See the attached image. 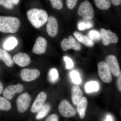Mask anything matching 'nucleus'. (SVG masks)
<instances>
[{"label":"nucleus","instance_id":"nucleus-26","mask_svg":"<svg viewBox=\"0 0 121 121\" xmlns=\"http://www.w3.org/2000/svg\"><path fill=\"white\" fill-rule=\"evenodd\" d=\"M49 80L52 82H56L58 80L59 78V73L57 69L53 68L50 70L48 74Z\"/></svg>","mask_w":121,"mask_h":121},{"label":"nucleus","instance_id":"nucleus-37","mask_svg":"<svg viewBox=\"0 0 121 121\" xmlns=\"http://www.w3.org/2000/svg\"><path fill=\"white\" fill-rule=\"evenodd\" d=\"M3 91V86L2 83L0 82V94L2 93Z\"/></svg>","mask_w":121,"mask_h":121},{"label":"nucleus","instance_id":"nucleus-24","mask_svg":"<svg viewBox=\"0 0 121 121\" xmlns=\"http://www.w3.org/2000/svg\"><path fill=\"white\" fill-rule=\"evenodd\" d=\"M11 108V103L5 98L0 97V110L7 111Z\"/></svg>","mask_w":121,"mask_h":121},{"label":"nucleus","instance_id":"nucleus-32","mask_svg":"<svg viewBox=\"0 0 121 121\" xmlns=\"http://www.w3.org/2000/svg\"><path fill=\"white\" fill-rule=\"evenodd\" d=\"M78 0H67L66 2L68 8L70 9H72L75 7Z\"/></svg>","mask_w":121,"mask_h":121},{"label":"nucleus","instance_id":"nucleus-23","mask_svg":"<svg viewBox=\"0 0 121 121\" xmlns=\"http://www.w3.org/2000/svg\"><path fill=\"white\" fill-rule=\"evenodd\" d=\"M85 90L87 93L97 91L99 86L97 82L92 81L87 83L85 86Z\"/></svg>","mask_w":121,"mask_h":121},{"label":"nucleus","instance_id":"nucleus-4","mask_svg":"<svg viewBox=\"0 0 121 121\" xmlns=\"http://www.w3.org/2000/svg\"><path fill=\"white\" fill-rule=\"evenodd\" d=\"M58 110L60 114L65 117H72L76 114L75 109L66 99H63L60 102Z\"/></svg>","mask_w":121,"mask_h":121},{"label":"nucleus","instance_id":"nucleus-20","mask_svg":"<svg viewBox=\"0 0 121 121\" xmlns=\"http://www.w3.org/2000/svg\"><path fill=\"white\" fill-rule=\"evenodd\" d=\"M18 42L15 37H11L8 38L3 44V48L5 50L10 51L13 50L17 45Z\"/></svg>","mask_w":121,"mask_h":121},{"label":"nucleus","instance_id":"nucleus-15","mask_svg":"<svg viewBox=\"0 0 121 121\" xmlns=\"http://www.w3.org/2000/svg\"><path fill=\"white\" fill-rule=\"evenodd\" d=\"M13 60L20 67L26 66L31 63V59L28 55L24 52H19L16 54L13 58Z\"/></svg>","mask_w":121,"mask_h":121},{"label":"nucleus","instance_id":"nucleus-30","mask_svg":"<svg viewBox=\"0 0 121 121\" xmlns=\"http://www.w3.org/2000/svg\"><path fill=\"white\" fill-rule=\"evenodd\" d=\"M52 8L57 10L61 9L63 6L62 0H50Z\"/></svg>","mask_w":121,"mask_h":121},{"label":"nucleus","instance_id":"nucleus-11","mask_svg":"<svg viewBox=\"0 0 121 121\" xmlns=\"http://www.w3.org/2000/svg\"><path fill=\"white\" fill-rule=\"evenodd\" d=\"M47 47V40L43 37L39 36L36 39L33 46L32 52L36 55H41L45 53Z\"/></svg>","mask_w":121,"mask_h":121},{"label":"nucleus","instance_id":"nucleus-14","mask_svg":"<svg viewBox=\"0 0 121 121\" xmlns=\"http://www.w3.org/2000/svg\"><path fill=\"white\" fill-rule=\"evenodd\" d=\"M47 94L44 91L40 92L33 103L31 111L32 113H37L44 104L47 99Z\"/></svg>","mask_w":121,"mask_h":121},{"label":"nucleus","instance_id":"nucleus-10","mask_svg":"<svg viewBox=\"0 0 121 121\" xmlns=\"http://www.w3.org/2000/svg\"><path fill=\"white\" fill-rule=\"evenodd\" d=\"M40 74V72L37 69H24L21 71L20 76L22 80L29 82L36 79Z\"/></svg>","mask_w":121,"mask_h":121},{"label":"nucleus","instance_id":"nucleus-12","mask_svg":"<svg viewBox=\"0 0 121 121\" xmlns=\"http://www.w3.org/2000/svg\"><path fill=\"white\" fill-rule=\"evenodd\" d=\"M46 29L48 34L52 37L56 36L58 32V24L56 18L53 16L48 18Z\"/></svg>","mask_w":121,"mask_h":121},{"label":"nucleus","instance_id":"nucleus-6","mask_svg":"<svg viewBox=\"0 0 121 121\" xmlns=\"http://www.w3.org/2000/svg\"><path fill=\"white\" fill-rule=\"evenodd\" d=\"M100 34L103 43L105 45L117 43L118 41V38L117 35L110 30H106L104 28H101L100 30Z\"/></svg>","mask_w":121,"mask_h":121},{"label":"nucleus","instance_id":"nucleus-8","mask_svg":"<svg viewBox=\"0 0 121 121\" xmlns=\"http://www.w3.org/2000/svg\"><path fill=\"white\" fill-rule=\"evenodd\" d=\"M60 45L61 48L64 51H66L70 49L78 51L81 49L80 44L76 41L75 39L72 35L70 36L68 39H64L60 43Z\"/></svg>","mask_w":121,"mask_h":121},{"label":"nucleus","instance_id":"nucleus-5","mask_svg":"<svg viewBox=\"0 0 121 121\" xmlns=\"http://www.w3.org/2000/svg\"><path fill=\"white\" fill-rule=\"evenodd\" d=\"M98 72L100 78L104 82L109 83L112 80L110 70L107 64L104 62H99L98 64Z\"/></svg>","mask_w":121,"mask_h":121},{"label":"nucleus","instance_id":"nucleus-38","mask_svg":"<svg viewBox=\"0 0 121 121\" xmlns=\"http://www.w3.org/2000/svg\"><path fill=\"white\" fill-rule=\"evenodd\" d=\"M20 0H13L14 4L17 5L19 3Z\"/></svg>","mask_w":121,"mask_h":121},{"label":"nucleus","instance_id":"nucleus-16","mask_svg":"<svg viewBox=\"0 0 121 121\" xmlns=\"http://www.w3.org/2000/svg\"><path fill=\"white\" fill-rule=\"evenodd\" d=\"M87 99L86 97H82V99L76 104V109L79 117L83 119L86 115V112L87 106Z\"/></svg>","mask_w":121,"mask_h":121},{"label":"nucleus","instance_id":"nucleus-9","mask_svg":"<svg viewBox=\"0 0 121 121\" xmlns=\"http://www.w3.org/2000/svg\"><path fill=\"white\" fill-rule=\"evenodd\" d=\"M107 64L111 73L116 77H118L121 74L119 63L116 56L113 55L108 56L106 59Z\"/></svg>","mask_w":121,"mask_h":121},{"label":"nucleus","instance_id":"nucleus-21","mask_svg":"<svg viewBox=\"0 0 121 121\" xmlns=\"http://www.w3.org/2000/svg\"><path fill=\"white\" fill-rule=\"evenodd\" d=\"M51 109L50 104L48 103L44 104L37 112L36 119L37 120H40L43 118L47 115Z\"/></svg>","mask_w":121,"mask_h":121},{"label":"nucleus","instance_id":"nucleus-33","mask_svg":"<svg viewBox=\"0 0 121 121\" xmlns=\"http://www.w3.org/2000/svg\"><path fill=\"white\" fill-rule=\"evenodd\" d=\"M59 117L56 114L51 115L47 118L45 121H58Z\"/></svg>","mask_w":121,"mask_h":121},{"label":"nucleus","instance_id":"nucleus-17","mask_svg":"<svg viewBox=\"0 0 121 121\" xmlns=\"http://www.w3.org/2000/svg\"><path fill=\"white\" fill-rule=\"evenodd\" d=\"M71 91L72 101L73 104L76 105L82 98L83 93L82 91L78 86L72 87Z\"/></svg>","mask_w":121,"mask_h":121},{"label":"nucleus","instance_id":"nucleus-25","mask_svg":"<svg viewBox=\"0 0 121 121\" xmlns=\"http://www.w3.org/2000/svg\"><path fill=\"white\" fill-rule=\"evenodd\" d=\"M89 20H90L79 22L78 24V28L79 30L82 31L93 27V23Z\"/></svg>","mask_w":121,"mask_h":121},{"label":"nucleus","instance_id":"nucleus-29","mask_svg":"<svg viewBox=\"0 0 121 121\" xmlns=\"http://www.w3.org/2000/svg\"><path fill=\"white\" fill-rule=\"evenodd\" d=\"M0 5L8 9L13 8L14 3L13 0H0Z\"/></svg>","mask_w":121,"mask_h":121},{"label":"nucleus","instance_id":"nucleus-7","mask_svg":"<svg viewBox=\"0 0 121 121\" xmlns=\"http://www.w3.org/2000/svg\"><path fill=\"white\" fill-rule=\"evenodd\" d=\"M31 101V97L28 93H24L20 95L17 101L19 112L23 113L26 111L30 106Z\"/></svg>","mask_w":121,"mask_h":121},{"label":"nucleus","instance_id":"nucleus-13","mask_svg":"<svg viewBox=\"0 0 121 121\" xmlns=\"http://www.w3.org/2000/svg\"><path fill=\"white\" fill-rule=\"evenodd\" d=\"M23 90V86L21 84L10 86L4 90L3 95L6 99L10 100L13 98L16 93H21Z\"/></svg>","mask_w":121,"mask_h":121},{"label":"nucleus","instance_id":"nucleus-1","mask_svg":"<svg viewBox=\"0 0 121 121\" xmlns=\"http://www.w3.org/2000/svg\"><path fill=\"white\" fill-rule=\"evenodd\" d=\"M27 17L31 24L36 28L43 26L47 21L48 16L45 10L34 8L29 9L27 12Z\"/></svg>","mask_w":121,"mask_h":121},{"label":"nucleus","instance_id":"nucleus-18","mask_svg":"<svg viewBox=\"0 0 121 121\" xmlns=\"http://www.w3.org/2000/svg\"><path fill=\"white\" fill-rule=\"evenodd\" d=\"M73 35L78 41L86 46L90 47H93L94 46V42L91 40L86 36L84 35L78 31L74 32Z\"/></svg>","mask_w":121,"mask_h":121},{"label":"nucleus","instance_id":"nucleus-31","mask_svg":"<svg viewBox=\"0 0 121 121\" xmlns=\"http://www.w3.org/2000/svg\"><path fill=\"white\" fill-rule=\"evenodd\" d=\"M63 59L66 63V69H70L73 68L74 67V63L71 59L67 56H64Z\"/></svg>","mask_w":121,"mask_h":121},{"label":"nucleus","instance_id":"nucleus-27","mask_svg":"<svg viewBox=\"0 0 121 121\" xmlns=\"http://www.w3.org/2000/svg\"><path fill=\"white\" fill-rule=\"evenodd\" d=\"M88 35L89 39L93 42V41H99L101 39L100 33L95 30H91L90 31Z\"/></svg>","mask_w":121,"mask_h":121},{"label":"nucleus","instance_id":"nucleus-35","mask_svg":"<svg viewBox=\"0 0 121 121\" xmlns=\"http://www.w3.org/2000/svg\"><path fill=\"white\" fill-rule=\"evenodd\" d=\"M104 121H114L113 118L110 114H108L106 116Z\"/></svg>","mask_w":121,"mask_h":121},{"label":"nucleus","instance_id":"nucleus-34","mask_svg":"<svg viewBox=\"0 0 121 121\" xmlns=\"http://www.w3.org/2000/svg\"><path fill=\"white\" fill-rule=\"evenodd\" d=\"M111 2L115 6H118L121 4V0H110Z\"/></svg>","mask_w":121,"mask_h":121},{"label":"nucleus","instance_id":"nucleus-2","mask_svg":"<svg viewBox=\"0 0 121 121\" xmlns=\"http://www.w3.org/2000/svg\"><path fill=\"white\" fill-rule=\"evenodd\" d=\"M20 25V21L17 17L0 16V32L15 33L19 30Z\"/></svg>","mask_w":121,"mask_h":121},{"label":"nucleus","instance_id":"nucleus-28","mask_svg":"<svg viewBox=\"0 0 121 121\" xmlns=\"http://www.w3.org/2000/svg\"><path fill=\"white\" fill-rule=\"evenodd\" d=\"M70 76L72 82L75 84H80L81 82V79L79 73L78 72L73 71L70 73Z\"/></svg>","mask_w":121,"mask_h":121},{"label":"nucleus","instance_id":"nucleus-3","mask_svg":"<svg viewBox=\"0 0 121 121\" xmlns=\"http://www.w3.org/2000/svg\"><path fill=\"white\" fill-rule=\"evenodd\" d=\"M78 13L86 20H90L94 17V12L93 6L87 0L80 4L78 9Z\"/></svg>","mask_w":121,"mask_h":121},{"label":"nucleus","instance_id":"nucleus-22","mask_svg":"<svg viewBox=\"0 0 121 121\" xmlns=\"http://www.w3.org/2000/svg\"><path fill=\"white\" fill-rule=\"evenodd\" d=\"M98 8L102 10H107L111 6L110 0H94Z\"/></svg>","mask_w":121,"mask_h":121},{"label":"nucleus","instance_id":"nucleus-19","mask_svg":"<svg viewBox=\"0 0 121 121\" xmlns=\"http://www.w3.org/2000/svg\"><path fill=\"white\" fill-rule=\"evenodd\" d=\"M0 59L4 61L5 65L9 67H12L13 62L11 56L5 50L0 48Z\"/></svg>","mask_w":121,"mask_h":121},{"label":"nucleus","instance_id":"nucleus-36","mask_svg":"<svg viewBox=\"0 0 121 121\" xmlns=\"http://www.w3.org/2000/svg\"><path fill=\"white\" fill-rule=\"evenodd\" d=\"M118 89L119 90L120 92L121 91V75H120L119 76V78L118 79Z\"/></svg>","mask_w":121,"mask_h":121}]
</instances>
